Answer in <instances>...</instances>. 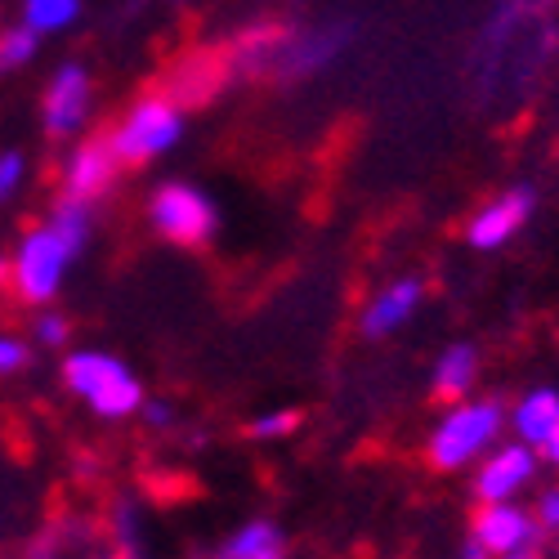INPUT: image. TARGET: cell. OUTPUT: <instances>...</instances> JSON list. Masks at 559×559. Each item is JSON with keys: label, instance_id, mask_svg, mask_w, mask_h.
I'll list each match as a JSON object with an SVG mask.
<instances>
[{"label": "cell", "instance_id": "6da1fadb", "mask_svg": "<svg viewBox=\"0 0 559 559\" xmlns=\"http://www.w3.org/2000/svg\"><path fill=\"white\" fill-rule=\"evenodd\" d=\"M63 390L76 394L99 421H126L144 407V381L130 371L126 358L108 349H72L63 358Z\"/></svg>", "mask_w": 559, "mask_h": 559}, {"label": "cell", "instance_id": "7a4b0ae2", "mask_svg": "<svg viewBox=\"0 0 559 559\" xmlns=\"http://www.w3.org/2000/svg\"><path fill=\"white\" fill-rule=\"evenodd\" d=\"M501 426H506V407L497 399H461L439 416V426L430 430L426 461L443 475L448 471H465L471 461L492 452Z\"/></svg>", "mask_w": 559, "mask_h": 559}, {"label": "cell", "instance_id": "3957f363", "mask_svg": "<svg viewBox=\"0 0 559 559\" xmlns=\"http://www.w3.org/2000/svg\"><path fill=\"white\" fill-rule=\"evenodd\" d=\"M183 139V108L170 95H144L108 130V148L121 166H148Z\"/></svg>", "mask_w": 559, "mask_h": 559}, {"label": "cell", "instance_id": "277c9868", "mask_svg": "<svg viewBox=\"0 0 559 559\" xmlns=\"http://www.w3.org/2000/svg\"><path fill=\"white\" fill-rule=\"evenodd\" d=\"M76 255L68 251V242L59 238V233L50 224H36L27 228L14 255H10V287L23 305L40 309V305H50L59 292H63V277H68V264Z\"/></svg>", "mask_w": 559, "mask_h": 559}, {"label": "cell", "instance_id": "5b68a950", "mask_svg": "<svg viewBox=\"0 0 559 559\" xmlns=\"http://www.w3.org/2000/svg\"><path fill=\"white\" fill-rule=\"evenodd\" d=\"M148 224L162 242L183 247V251H198L215 238L219 228V211L215 202L198 189V183H183V179H166L153 189L148 198Z\"/></svg>", "mask_w": 559, "mask_h": 559}, {"label": "cell", "instance_id": "8992f818", "mask_svg": "<svg viewBox=\"0 0 559 559\" xmlns=\"http://www.w3.org/2000/svg\"><path fill=\"white\" fill-rule=\"evenodd\" d=\"M23 559H117L104 515L90 510H63L50 515L27 542Z\"/></svg>", "mask_w": 559, "mask_h": 559}, {"label": "cell", "instance_id": "52a82bcc", "mask_svg": "<svg viewBox=\"0 0 559 559\" xmlns=\"http://www.w3.org/2000/svg\"><path fill=\"white\" fill-rule=\"evenodd\" d=\"M95 112V76H90L85 63H63L55 68V76L45 81V95H40V126L45 139H76Z\"/></svg>", "mask_w": 559, "mask_h": 559}, {"label": "cell", "instance_id": "ba28073f", "mask_svg": "<svg viewBox=\"0 0 559 559\" xmlns=\"http://www.w3.org/2000/svg\"><path fill=\"white\" fill-rule=\"evenodd\" d=\"M121 175V162L108 148V134L95 139H72V153L63 162V193L81 198V202H99L104 193H112V183Z\"/></svg>", "mask_w": 559, "mask_h": 559}, {"label": "cell", "instance_id": "9c48e42d", "mask_svg": "<svg viewBox=\"0 0 559 559\" xmlns=\"http://www.w3.org/2000/svg\"><path fill=\"white\" fill-rule=\"evenodd\" d=\"M533 206H537V193L533 189H510V193L492 198L488 206L475 211L471 224H465V242H471L475 251H501L528 224Z\"/></svg>", "mask_w": 559, "mask_h": 559}, {"label": "cell", "instance_id": "30bf717a", "mask_svg": "<svg viewBox=\"0 0 559 559\" xmlns=\"http://www.w3.org/2000/svg\"><path fill=\"white\" fill-rule=\"evenodd\" d=\"M537 456L528 443H506L484 452V465L475 471V497L479 501H515V492L533 479Z\"/></svg>", "mask_w": 559, "mask_h": 559}, {"label": "cell", "instance_id": "8fae6325", "mask_svg": "<svg viewBox=\"0 0 559 559\" xmlns=\"http://www.w3.org/2000/svg\"><path fill=\"white\" fill-rule=\"evenodd\" d=\"M533 533H542V524L528 515V510H520L515 501H484L475 524H471V542H479L492 559L524 546Z\"/></svg>", "mask_w": 559, "mask_h": 559}, {"label": "cell", "instance_id": "7c38bea8", "mask_svg": "<svg viewBox=\"0 0 559 559\" xmlns=\"http://www.w3.org/2000/svg\"><path fill=\"white\" fill-rule=\"evenodd\" d=\"M421 300H426V283H421V277H394L390 287H381L377 296L367 300V309H362V318H358L362 336H367V341L394 336L403 322H407L416 309H421Z\"/></svg>", "mask_w": 559, "mask_h": 559}, {"label": "cell", "instance_id": "4fadbf2b", "mask_svg": "<svg viewBox=\"0 0 559 559\" xmlns=\"http://www.w3.org/2000/svg\"><path fill=\"white\" fill-rule=\"evenodd\" d=\"M211 559H287V533L273 520H251L242 528H233Z\"/></svg>", "mask_w": 559, "mask_h": 559}, {"label": "cell", "instance_id": "5bb4252c", "mask_svg": "<svg viewBox=\"0 0 559 559\" xmlns=\"http://www.w3.org/2000/svg\"><path fill=\"white\" fill-rule=\"evenodd\" d=\"M475 377H479V354L475 345H448L435 362V377H430V390L439 403H461L471 399L475 390Z\"/></svg>", "mask_w": 559, "mask_h": 559}, {"label": "cell", "instance_id": "9a60e30c", "mask_svg": "<svg viewBox=\"0 0 559 559\" xmlns=\"http://www.w3.org/2000/svg\"><path fill=\"white\" fill-rule=\"evenodd\" d=\"M104 524H108L117 559H148V528H144V515H139L134 497L117 492L108 501V510H104Z\"/></svg>", "mask_w": 559, "mask_h": 559}, {"label": "cell", "instance_id": "2e32d148", "mask_svg": "<svg viewBox=\"0 0 559 559\" xmlns=\"http://www.w3.org/2000/svg\"><path fill=\"white\" fill-rule=\"evenodd\" d=\"M510 426H515L520 443L542 448L550 439V430L559 426V390H546V385L542 390H528L520 399V407L510 412Z\"/></svg>", "mask_w": 559, "mask_h": 559}, {"label": "cell", "instance_id": "e0dca14e", "mask_svg": "<svg viewBox=\"0 0 559 559\" xmlns=\"http://www.w3.org/2000/svg\"><path fill=\"white\" fill-rule=\"evenodd\" d=\"M45 224H50L59 238L68 242L72 255H81L90 247V233H95V202H81V198L59 193L55 206H50V215H45Z\"/></svg>", "mask_w": 559, "mask_h": 559}, {"label": "cell", "instance_id": "ac0fdd59", "mask_svg": "<svg viewBox=\"0 0 559 559\" xmlns=\"http://www.w3.org/2000/svg\"><path fill=\"white\" fill-rule=\"evenodd\" d=\"M81 19V0H23V23L36 36H59Z\"/></svg>", "mask_w": 559, "mask_h": 559}, {"label": "cell", "instance_id": "d6986e66", "mask_svg": "<svg viewBox=\"0 0 559 559\" xmlns=\"http://www.w3.org/2000/svg\"><path fill=\"white\" fill-rule=\"evenodd\" d=\"M40 50V36L27 27V23H14L0 32V76H10V72H23Z\"/></svg>", "mask_w": 559, "mask_h": 559}, {"label": "cell", "instance_id": "ffe728a7", "mask_svg": "<svg viewBox=\"0 0 559 559\" xmlns=\"http://www.w3.org/2000/svg\"><path fill=\"white\" fill-rule=\"evenodd\" d=\"M296 430H300V412H292V407H273V412H260L255 421H251V439H260V443L287 439V435H296Z\"/></svg>", "mask_w": 559, "mask_h": 559}, {"label": "cell", "instance_id": "44dd1931", "mask_svg": "<svg viewBox=\"0 0 559 559\" xmlns=\"http://www.w3.org/2000/svg\"><path fill=\"white\" fill-rule=\"evenodd\" d=\"M32 336H36V345H45V349H59V345H68V336H72V322H68V313H59V309H36V322H32Z\"/></svg>", "mask_w": 559, "mask_h": 559}, {"label": "cell", "instance_id": "7402d4cb", "mask_svg": "<svg viewBox=\"0 0 559 559\" xmlns=\"http://www.w3.org/2000/svg\"><path fill=\"white\" fill-rule=\"evenodd\" d=\"M32 367V345L14 332H0V377H23Z\"/></svg>", "mask_w": 559, "mask_h": 559}, {"label": "cell", "instance_id": "603a6c76", "mask_svg": "<svg viewBox=\"0 0 559 559\" xmlns=\"http://www.w3.org/2000/svg\"><path fill=\"white\" fill-rule=\"evenodd\" d=\"M23 179H27V157L19 148H5V153H0V202L19 198Z\"/></svg>", "mask_w": 559, "mask_h": 559}, {"label": "cell", "instance_id": "cb8c5ba5", "mask_svg": "<svg viewBox=\"0 0 559 559\" xmlns=\"http://www.w3.org/2000/svg\"><path fill=\"white\" fill-rule=\"evenodd\" d=\"M139 416H144V426H148V430H157V435L175 430V407H170L166 399H144Z\"/></svg>", "mask_w": 559, "mask_h": 559}, {"label": "cell", "instance_id": "d4e9b609", "mask_svg": "<svg viewBox=\"0 0 559 559\" xmlns=\"http://www.w3.org/2000/svg\"><path fill=\"white\" fill-rule=\"evenodd\" d=\"M537 524L542 533H559V484L537 497Z\"/></svg>", "mask_w": 559, "mask_h": 559}, {"label": "cell", "instance_id": "484cf974", "mask_svg": "<svg viewBox=\"0 0 559 559\" xmlns=\"http://www.w3.org/2000/svg\"><path fill=\"white\" fill-rule=\"evenodd\" d=\"M546 555V533H533L524 546H515L510 555H501V559H542Z\"/></svg>", "mask_w": 559, "mask_h": 559}, {"label": "cell", "instance_id": "4316f807", "mask_svg": "<svg viewBox=\"0 0 559 559\" xmlns=\"http://www.w3.org/2000/svg\"><path fill=\"white\" fill-rule=\"evenodd\" d=\"M542 452H546V461H550V465H559V426L550 430V439L542 443Z\"/></svg>", "mask_w": 559, "mask_h": 559}, {"label": "cell", "instance_id": "83f0119b", "mask_svg": "<svg viewBox=\"0 0 559 559\" xmlns=\"http://www.w3.org/2000/svg\"><path fill=\"white\" fill-rule=\"evenodd\" d=\"M461 559H492V555H488V550H484L479 542H465V550H461Z\"/></svg>", "mask_w": 559, "mask_h": 559}, {"label": "cell", "instance_id": "f1b7e54d", "mask_svg": "<svg viewBox=\"0 0 559 559\" xmlns=\"http://www.w3.org/2000/svg\"><path fill=\"white\" fill-rule=\"evenodd\" d=\"M10 283V255H0V287Z\"/></svg>", "mask_w": 559, "mask_h": 559}]
</instances>
